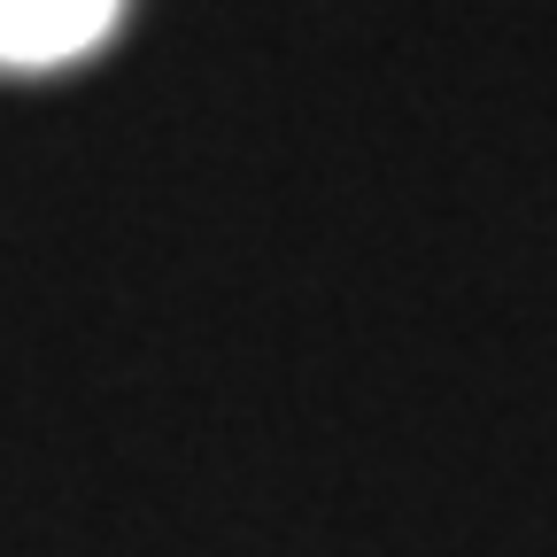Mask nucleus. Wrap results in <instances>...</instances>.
<instances>
[{"mask_svg":"<svg viewBox=\"0 0 557 557\" xmlns=\"http://www.w3.org/2000/svg\"><path fill=\"white\" fill-rule=\"evenodd\" d=\"M116 24V0H0V62L86 54Z\"/></svg>","mask_w":557,"mask_h":557,"instance_id":"1","label":"nucleus"}]
</instances>
